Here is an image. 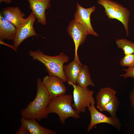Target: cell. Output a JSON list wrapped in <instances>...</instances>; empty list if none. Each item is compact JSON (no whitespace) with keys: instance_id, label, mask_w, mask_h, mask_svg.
Wrapping results in <instances>:
<instances>
[{"instance_id":"6da1fadb","label":"cell","mask_w":134,"mask_h":134,"mask_svg":"<svg viewBox=\"0 0 134 134\" xmlns=\"http://www.w3.org/2000/svg\"><path fill=\"white\" fill-rule=\"evenodd\" d=\"M36 84L37 92L34 99L22 109L21 114L24 118L39 121L47 118L48 106L51 98L40 78L37 79Z\"/></svg>"},{"instance_id":"7a4b0ae2","label":"cell","mask_w":134,"mask_h":134,"mask_svg":"<svg viewBox=\"0 0 134 134\" xmlns=\"http://www.w3.org/2000/svg\"><path fill=\"white\" fill-rule=\"evenodd\" d=\"M30 56L33 59L37 60L45 67L49 75L55 76L61 78L64 82L67 81L64 74V65L68 62L69 57L63 52L55 56H51L44 54L39 49L30 50Z\"/></svg>"},{"instance_id":"3957f363","label":"cell","mask_w":134,"mask_h":134,"mask_svg":"<svg viewBox=\"0 0 134 134\" xmlns=\"http://www.w3.org/2000/svg\"><path fill=\"white\" fill-rule=\"evenodd\" d=\"M73 96L71 94H63L51 99L48 106L49 114H57L61 123L64 124L68 118L78 119L80 113L72 106Z\"/></svg>"},{"instance_id":"277c9868","label":"cell","mask_w":134,"mask_h":134,"mask_svg":"<svg viewBox=\"0 0 134 134\" xmlns=\"http://www.w3.org/2000/svg\"><path fill=\"white\" fill-rule=\"evenodd\" d=\"M97 3L104 7L105 13L109 18L117 19L122 24L127 36H128L130 11L121 5L111 0H98Z\"/></svg>"},{"instance_id":"5b68a950","label":"cell","mask_w":134,"mask_h":134,"mask_svg":"<svg viewBox=\"0 0 134 134\" xmlns=\"http://www.w3.org/2000/svg\"><path fill=\"white\" fill-rule=\"evenodd\" d=\"M67 82L73 88L74 102L72 105L74 109L80 113H84L87 107L91 104L95 105L96 101L93 97L94 91L93 90H90L88 87H81L70 81Z\"/></svg>"},{"instance_id":"8992f818","label":"cell","mask_w":134,"mask_h":134,"mask_svg":"<svg viewBox=\"0 0 134 134\" xmlns=\"http://www.w3.org/2000/svg\"><path fill=\"white\" fill-rule=\"evenodd\" d=\"M36 18L32 12L20 26L16 28L13 45L17 49L25 39L30 37L37 35L33 26Z\"/></svg>"},{"instance_id":"52a82bcc","label":"cell","mask_w":134,"mask_h":134,"mask_svg":"<svg viewBox=\"0 0 134 134\" xmlns=\"http://www.w3.org/2000/svg\"><path fill=\"white\" fill-rule=\"evenodd\" d=\"M95 105L91 104L88 107L91 117L90 122L87 128L88 132H89L96 125L101 123L108 124L117 130L120 129L121 125L117 116H107L98 111Z\"/></svg>"},{"instance_id":"ba28073f","label":"cell","mask_w":134,"mask_h":134,"mask_svg":"<svg viewBox=\"0 0 134 134\" xmlns=\"http://www.w3.org/2000/svg\"><path fill=\"white\" fill-rule=\"evenodd\" d=\"M67 32L73 40L75 45L74 60L81 62L77 54L79 46L83 43L88 35L85 28L74 19L71 21L67 28Z\"/></svg>"},{"instance_id":"9c48e42d","label":"cell","mask_w":134,"mask_h":134,"mask_svg":"<svg viewBox=\"0 0 134 134\" xmlns=\"http://www.w3.org/2000/svg\"><path fill=\"white\" fill-rule=\"evenodd\" d=\"M96 6L84 8L79 3H76V10L74 14V19L81 24L86 30L88 34L97 36L99 34L94 30L91 24L90 16L94 12Z\"/></svg>"},{"instance_id":"30bf717a","label":"cell","mask_w":134,"mask_h":134,"mask_svg":"<svg viewBox=\"0 0 134 134\" xmlns=\"http://www.w3.org/2000/svg\"><path fill=\"white\" fill-rule=\"evenodd\" d=\"M42 81L51 99L66 93L67 88L64 81L57 76L49 75L44 77Z\"/></svg>"},{"instance_id":"8fae6325","label":"cell","mask_w":134,"mask_h":134,"mask_svg":"<svg viewBox=\"0 0 134 134\" xmlns=\"http://www.w3.org/2000/svg\"><path fill=\"white\" fill-rule=\"evenodd\" d=\"M29 8L37 20V23L43 25L46 23L45 11L51 6V0H27Z\"/></svg>"},{"instance_id":"7c38bea8","label":"cell","mask_w":134,"mask_h":134,"mask_svg":"<svg viewBox=\"0 0 134 134\" xmlns=\"http://www.w3.org/2000/svg\"><path fill=\"white\" fill-rule=\"evenodd\" d=\"M6 20L16 27L22 23L25 18V15L18 7L9 6L4 8L0 13Z\"/></svg>"},{"instance_id":"4fadbf2b","label":"cell","mask_w":134,"mask_h":134,"mask_svg":"<svg viewBox=\"0 0 134 134\" xmlns=\"http://www.w3.org/2000/svg\"><path fill=\"white\" fill-rule=\"evenodd\" d=\"M21 125L25 127L30 134H56L55 131L40 125L35 119H27L22 117Z\"/></svg>"},{"instance_id":"5bb4252c","label":"cell","mask_w":134,"mask_h":134,"mask_svg":"<svg viewBox=\"0 0 134 134\" xmlns=\"http://www.w3.org/2000/svg\"><path fill=\"white\" fill-rule=\"evenodd\" d=\"M16 28L12 23L5 19L0 14V39L14 40Z\"/></svg>"},{"instance_id":"9a60e30c","label":"cell","mask_w":134,"mask_h":134,"mask_svg":"<svg viewBox=\"0 0 134 134\" xmlns=\"http://www.w3.org/2000/svg\"><path fill=\"white\" fill-rule=\"evenodd\" d=\"M116 90L110 87L100 89L96 96L97 108L101 112L104 105L116 96Z\"/></svg>"},{"instance_id":"2e32d148","label":"cell","mask_w":134,"mask_h":134,"mask_svg":"<svg viewBox=\"0 0 134 134\" xmlns=\"http://www.w3.org/2000/svg\"><path fill=\"white\" fill-rule=\"evenodd\" d=\"M83 66L81 62L74 60L67 65L64 66V71L67 81L76 84L77 78Z\"/></svg>"},{"instance_id":"e0dca14e","label":"cell","mask_w":134,"mask_h":134,"mask_svg":"<svg viewBox=\"0 0 134 134\" xmlns=\"http://www.w3.org/2000/svg\"><path fill=\"white\" fill-rule=\"evenodd\" d=\"M76 83L80 86L88 87L89 86L95 87V84L91 78L89 67L87 65H83L78 76Z\"/></svg>"},{"instance_id":"ac0fdd59","label":"cell","mask_w":134,"mask_h":134,"mask_svg":"<svg viewBox=\"0 0 134 134\" xmlns=\"http://www.w3.org/2000/svg\"><path fill=\"white\" fill-rule=\"evenodd\" d=\"M116 43L118 47L122 50L125 55L134 53V42L121 38L117 39Z\"/></svg>"},{"instance_id":"d6986e66","label":"cell","mask_w":134,"mask_h":134,"mask_svg":"<svg viewBox=\"0 0 134 134\" xmlns=\"http://www.w3.org/2000/svg\"><path fill=\"white\" fill-rule=\"evenodd\" d=\"M120 104V102L115 96L104 106L102 111H107L111 116H116V112Z\"/></svg>"},{"instance_id":"ffe728a7","label":"cell","mask_w":134,"mask_h":134,"mask_svg":"<svg viewBox=\"0 0 134 134\" xmlns=\"http://www.w3.org/2000/svg\"><path fill=\"white\" fill-rule=\"evenodd\" d=\"M119 63L121 66L124 67H134V53L125 55L120 60Z\"/></svg>"},{"instance_id":"44dd1931","label":"cell","mask_w":134,"mask_h":134,"mask_svg":"<svg viewBox=\"0 0 134 134\" xmlns=\"http://www.w3.org/2000/svg\"><path fill=\"white\" fill-rule=\"evenodd\" d=\"M123 69L125 73L120 75V76L124 77L125 79L129 77L134 78V67H128L127 68Z\"/></svg>"},{"instance_id":"7402d4cb","label":"cell","mask_w":134,"mask_h":134,"mask_svg":"<svg viewBox=\"0 0 134 134\" xmlns=\"http://www.w3.org/2000/svg\"><path fill=\"white\" fill-rule=\"evenodd\" d=\"M15 134H30L27 129L23 126L21 125L20 128L17 130Z\"/></svg>"},{"instance_id":"603a6c76","label":"cell","mask_w":134,"mask_h":134,"mask_svg":"<svg viewBox=\"0 0 134 134\" xmlns=\"http://www.w3.org/2000/svg\"><path fill=\"white\" fill-rule=\"evenodd\" d=\"M129 98L131 102V104L134 109V85L132 91L130 94Z\"/></svg>"},{"instance_id":"cb8c5ba5","label":"cell","mask_w":134,"mask_h":134,"mask_svg":"<svg viewBox=\"0 0 134 134\" xmlns=\"http://www.w3.org/2000/svg\"><path fill=\"white\" fill-rule=\"evenodd\" d=\"M0 44H2L3 45H5L7 46H8L10 48H11L12 49H13V50H14L15 51H17V49L16 48H15L14 47L13 45H9V44H7L6 43H5L3 41H1V40H0Z\"/></svg>"},{"instance_id":"d4e9b609","label":"cell","mask_w":134,"mask_h":134,"mask_svg":"<svg viewBox=\"0 0 134 134\" xmlns=\"http://www.w3.org/2000/svg\"><path fill=\"white\" fill-rule=\"evenodd\" d=\"M11 0H0V3L4 2L7 3H10L11 2Z\"/></svg>"}]
</instances>
